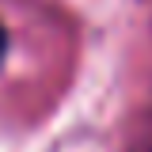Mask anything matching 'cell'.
<instances>
[{"label": "cell", "mask_w": 152, "mask_h": 152, "mask_svg": "<svg viewBox=\"0 0 152 152\" xmlns=\"http://www.w3.org/2000/svg\"><path fill=\"white\" fill-rule=\"evenodd\" d=\"M4 46H8V34H4V27H0V57H4Z\"/></svg>", "instance_id": "6da1fadb"}]
</instances>
